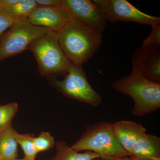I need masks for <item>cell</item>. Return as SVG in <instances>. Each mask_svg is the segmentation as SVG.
Here are the masks:
<instances>
[{"instance_id":"5","label":"cell","mask_w":160,"mask_h":160,"mask_svg":"<svg viewBox=\"0 0 160 160\" xmlns=\"http://www.w3.org/2000/svg\"><path fill=\"white\" fill-rule=\"evenodd\" d=\"M48 79L52 87L67 97L94 107L102 104V99L90 86L82 66L69 62L68 72L62 80Z\"/></svg>"},{"instance_id":"23","label":"cell","mask_w":160,"mask_h":160,"mask_svg":"<svg viewBox=\"0 0 160 160\" xmlns=\"http://www.w3.org/2000/svg\"><path fill=\"white\" fill-rule=\"evenodd\" d=\"M1 160H24V158L22 159H18L17 158H12L4 159Z\"/></svg>"},{"instance_id":"27","label":"cell","mask_w":160,"mask_h":160,"mask_svg":"<svg viewBox=\"0 0 160 160\" xmlns=\"http://www.w3.org/2000/svg\"><path fill=\"white\" fill-rule=\"evenodd\" d=\"M95 160H104V159H102L98 158L97 159H96Z\"/></svg>"},{"instance_id":"25","label":"cell","mask_w":160,"mask_h":160,"mask_svg":"<svg viewBox=\"0 0 160 160\" xmlns=\"http://www.w3.org/2000/svg\"><path fill=\"white\" fill-rule=\"evenodd\" d=\"M137 160H152L151 159H140Z\"/></svg>"},{"instance_id":"12","label":"cell","mask_w":160,"mask_h":160,"mask_svg":"<svg viewBox=\"0 0 160 160\" xmlns=\"http://www.w3.org/2000/svg\"><path fill=\"white\" fill-rule=\"evenodd\" d=\"M129 157L132 160H160V138L143 133L132 147Z\"/></svg>"},{"instance_id":"18","label":"cell","mask_w":160,"mask_h":160,"mask_svg":"<svg viewBox=\"0 0 160 160\" xmlns=\"http://www.w3.org/2000/svg\"><path fill=\"white\" fill-rule=\"evenodd\" d=\"M35 149L37 153L49 150L55 145L54 138L47 132H42L33 139Z\"/></svg>"},{"instance_id":"1","label":"cell","mask_w":160,"mask_h":160,"mask_svg":"<svg viewBox=\"0 0 160 160\" xmlns=\"http://www.w3.org/2000/svg\"><path fill=\"white\" fill-rule=\"evenodd\" d=\"M58 41L69 62L82 66L97 51L102 42V33L83 25L74 18L58 32Z\"/></svg>"},{"instance_id":"14","label":"cell","mask_w":160,"mask_h":160,"mask_svg":"<svg viewBox=\"0 0 160 160\" xmlns=\"http://www.w3.org/2000/svg\"><path fill=\"white\" fill-rule=\"evenodd\" d=\"M15 131L11 126L0 132V160L17 158L18 144L15 137Z\"/></svg>"},{"instance_id":"22","label":"cell","mask_w":160,"mask_h":160,"mask_svg":"<svg viewBox=\"0 0 160 160\" xmlns=\"http://www.w3.org/2000/svg\"><path fill=\"white\" fill-rule=\"evenodd\" d=\"M18 0H0V12H2L6 7L14 4Z\"/></svg>"},{"instance_id":"2","label":"cell","mask_w":160,"mask_h":160,"mask_svg":"<svg viewBox=\"0 0 160 160\" xmlns=\"http://www.w3.org/2000/svg\"><path fill=\"white\" fill-rule=\"evenodd\" d=\"M112 87L133 99L132 113L134 116L141 117L160 109V84L147 80L137 70L114 81Z\"/></svg>"},{"instance_id":"20","label":"cell","mask_w":160,"mask_h":160,"mask_svg":"<svg viewBox=\"0 0 160 160\" xmlns=\"http://www.w3.org/2000/svg\"><path fill=\"white\" fill-rule=\"evenodd\" d=\"M14 20L5 13L0 12V41L3 35L12 26Z\"/></svg>"},{"instance_id":"17","label":"cell","mask_w":160,"mask_h":160,"mask_svg":"<svg viewBox=\"0 0 160 160\" xmlns=\"http://www.w3.org/2000/svg\"><path fill=\"white\" fill-rule=\"evenodd\" d=\"M18 109V105L16 102L0 106V132L12 126V121L16 114Z\"/></svg>"},{"instance_id":"16","label":"cell","mask_w":160,"mask_h":160,"mask_svg":"<svg viewBox=\"0 0 160 160\" xmlns=\"http://www.w3.org/2000/svg\"><path fill=\"white\" fill-rule=\"evenodd\" d=\"M15 137L18 144L21 146L25 154V158L31 160H35L38 154L35 149L33 134H20L16 131Z\"/></svg>"},{"instance_id":"6","label":"cell","mask_w":160,"mask_h":160,"mask_svg":"<svg viewBox=\"0 0 160 160\" xmlns=\"http://www.w3.org/2000/svg\"><path fill=\"white\" fill-rule=\"evenodd\" d=\"M50 31L32 25L27 18L15 21L0 41V62L29 49L36 40Z\"/></svg>"},{"instance_id":"7","label":"cell","mask_w":160,"mask_h":160,"mask_svg":"<svg viewBox=\"0 0 160 160\" xmlns=\"http://www.w3.org/2000/svg\"><path fill=\"white\" fill-rule=\"evenodd\" d=\"M106 21L132 22L149 25H160V18L144 13L126 0H93Z\"/></svg>"},{"instance_id":"26","label":"cell","mask_w":160,"mask_h":160,"mask_svg":"<svg viewBox=\"0 0 160 160\" xmlns=\"http://www.w3.org/2000/svg\"><path fill=\"white\" fill-rule=\"evenodd\" d=\"M24 160H31L30 159H28L26 158H24Z\"/></svg>"},{"instance_id":"3","label":"cell","mask_w":160,"mask_h":160,"mask_svg":"<svg viewBox=\"0 0 160 160\" xmlns=\"http://www.w3.org/2000/svg\"><path fill=\"white\" fill-rule=\"evenodd\" d=\"M71 147L78 152H95L102 159L114 160L129 157L115 136L113 123L109 122L87 126L79 139Z\"/></svg>"},{"instance_id":"13","label":"cell","mask_w":160,"mask_h":160,"mask_svg":"<svg viewBox=\"0 0 160 160\" xmlns=\"http://www.w3.org/2000/svg\"><path fill=\"white\" fill-rule=\"evenodd\" d=\"M56 153L50 160H95L101 158L100 156L91 151L78 152L73 150L68 144L61 141L57 143Z\"/></svg>"},{"instance_id":"15","label":"cell","mask_w":160,"mask_h":160,"mask_svg":"<svg viewBox=\"0 0 160 160\" xmlns=\"http://www.w3.org/2000/svg\"><path fill=\"white\" fill-rule=\"evenodd\" d=\"M37 7L35 0H18L16 2L6 7L2 12L15 22L27 18Z\"/></svg>"},{"instance_id":"9","label":"cell","mask_w":160,"mask_h":160,"mask_svg":"<svg viewBox=\"0 0 160 160\" xmlns=\"http://www.w3.org/2000/svg\"><path fill=\"white\" fill-rule=\"evenodd\" d=\"M132 70L140 72L152 82L160 84V48L142 46L132 58Z\"/></svg>"},{"instance_id":"24","label":"cell","mask_w":160,"mask_h":160,"mask_svg":"<svg viewBox=\"0 0 160 160\" xmlns=\"http://www.w3.org/2000/svg\"><path fill=\"white\" fill-rule=\"evenodd\" d=\"M114 160H132L129 157H127L122 158L119 159Z\"/></svg>"},{"instance_id":"4","label":"cell","mask_w":160,"mask_h":160,"mask_svg":"<svg viewBox=\"0 0 160 160\" xmlns=\"http://www.w3.org/2000/svg\"><path fill=\"white\" fill-rule=\"evenodd\" d=\"M29 49L34 54L42 76L56 78L68 72L69 62L59 44L57 32L51 30L38 38Z\"/></svg>"},{"instance_id":"21","label":"cell","mask_w":160,"mask_h":160,"mask_svg":"<svg viewBox=\"0 0 160 160\" xmlns=\"http://www.w3.org/2000/svg\"><path fill=\"white\" fill-rule=\"evenodd\" d=\"M38 7H50L58 6L61 3V0H35Z\"/></svg>"},{"instance_id":"8","label":"cell","mask_w":160,"mask_h":160,"mask_svg":"<svg viewBox=\"0 0 160 160\" xmlns=\"http://www.w3.org/2000/svg\"><path fill=\"white\" fill-rule=\"evenodd\" d=\"M60 5L72 17L90 29L102 33L105 30L106 20L93 1L61 0Z\"/></svg>"},{"instance_id":"19","label":"cell","mask_w":160,"mask_h":160,"mask_svg":"<svg viewBox=\"0 0 160 160\" xmlns=\"http://www.w3.org/2000/svg\"><path fill=\"white\" fill-rule=\"evenodd\" d=\"M142 46L160 48V25L152 26L151 32L143 41Z\"/></svg>"},{"instance_id":"10","label":"cell","mask_w":160,"mask_h":160,"mask_svg":"<svg viewBox=\"0 0 160 160\" xmlns=\"http://www.w3.org/2000/svg\"><path fill=\"white\" fill-rule=\"evenodd\" d=\"M71 16L61 5L37 7L27 18L33 26L58 32L71 19Z\"/></svg>"},{"instance_id":"11","label":"cell","mask_w":160,"mask_h":160,"mask_svg":"<svg viewBox=\"0 0 160 160\" xmlns=\"http://www.w3.org/2000/svg\"><path fill=\"white\" fill-rule=\"evenodd\" d=\"M113 131L118 142L128 154L137 140L146 129L141 124L122 120L113 123Z\"/></svg>"}]
</instances>
